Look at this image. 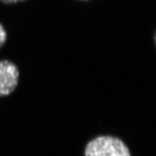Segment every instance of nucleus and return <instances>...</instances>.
<instances>
[{
  "label": "nucleus",
  "instance_id": "obj_1",
  "mask_svg": "<svg viewBox=\"0 0 156 156\" xmlns=\"http://www.w3.org/2000/svg\"><path fill=\"white\" fill-rule=\"evenodd\" d=\"M85 156H131L124 142L112 136H100L90 141Z\"/></svg>",
  "mask_w": 156,
  "mask_h": 156
},
{
  "label": "nucleus",
  "instance_id": "obj_2",
  "mask_svg": "<svg viewBox=\"0 0 156 156\" xmlns=\"http://www.w3.org/2000/svg\"><path fill=\"white\" fill-rule=\"evenodd\" d=\"M18 67L8 60L0 61V97L11 94L18 84Z\"/></svg>",
  "mask_w": 156,
  "mask_h": 156
},
{
  "label": "nucleus",
  "instance_id": "obj_3",
  "mask_svg": "<svg viewBox=\"0 0 156 156\" xmlns=\"http://www.w3.org/2000/svg\"><path fill=\"white\" fill-rule=\"evenodd\" d=\"M7 32H6L3 25L0 23V48H2V46L5 44L6 41H7Z\"/></svg>",
  "mask_w": 156,
  "mask_h": 156
},
{
  "label": "nucleus",
  "instance_id": "obj_4",
  "mask_svg": "<svg viewBox=\"0 0 156 156\" xmlns=\"http://www.w3.org/2000/svg\"><path fill=\"white\" fill-rule=\"evenodd\" d=\"M23 1H25V0H0V2L5 4H15Z\"/></svg>",
  "mask_w": 156,
  "mask_h": 156
}]
</instances>
